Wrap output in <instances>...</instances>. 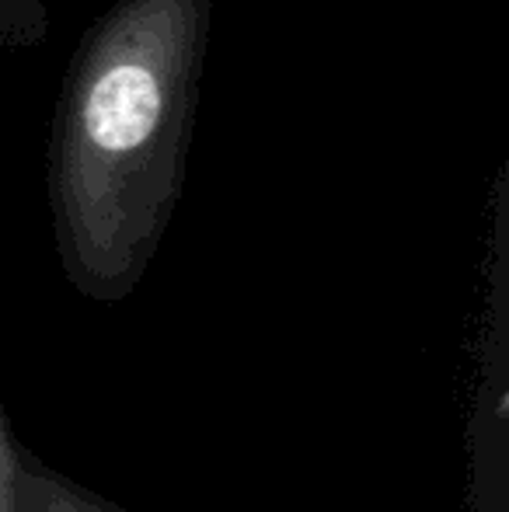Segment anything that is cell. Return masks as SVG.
<instances>
[{
  "mask_svg": "<svg viewBox=\"0 0 509 512\" xmlns=\"http://www.w3.org/2000/svg\"><path fill=\"white\" fill-rule=\"evenodd\" d=\"M210 35L213 0H112L70 56L46 189L56 258L84 300H126L175 220Z\"/></svg>",
  "mask_w": 509,
  "mask_h": 512,
  "instance_id": "cell-1",
  "label": "cell"
},
{
  "mask_svg": "<svg viewBox=\"0 0 509 512\" xmlns=\"http://www.w3.org/2000/svg\"><path fill=\"white\" fill-rule=\"evenodd\" d=\"M18 502L21 512H126L102 499L98 492H88L74 478L53 471L46 460L21 450L18 471Z\"/></svg>",
  "mask_w": 509,
  "mask_h": 512,
  "instance_id": "cell-2",
  "label": "cell"
},
{
  "mask_svg": "<svg viewBox=\"0 0 509 512\" xmlns=\"http://www.w3.org/2000/svg\"><path fill=\"white\" fill-rule=\"evenodd\" d=\"M49 39L46 0H0V53L42 46Z\"/></svg>",
  "mask_w": 509,
  "mask_h": 512,
  "instance_id": "cell-3",
  "label": "cell"
},
{
  "mask_svg": "<svg viewBox=\"0 0 509 512\" xmlns=\"http://www.w3.org/2000/svg\"><path fill=\"white\" fill-rule=\"evenodd\" d=\"M21 450H25V446L14 439L11 415H7L4 401H0V512H21V502H18Z\"/></svg>",
  "mask_w": 509,
  "mask_h": 512,
  "instance_id": "cell-4",
  "label": "cell"
}]
</instances>
